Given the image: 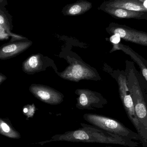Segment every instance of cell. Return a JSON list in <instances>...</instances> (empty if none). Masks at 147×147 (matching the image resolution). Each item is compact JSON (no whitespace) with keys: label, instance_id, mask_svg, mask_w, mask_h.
I'll list each match as a JSON object with an SVG mask.
<instances>
[{"label":"cell","instance_id":"6da1fadb","mask_svg":"<svg viewBox=\"0 0 147 147\" xmlns=\"http://www.w3.org/2000/svg\"><path fill=\"white\" fill-rule=\"evenodd\" d=\"M82 127L63 134L53 136L51 139L39 142L43 145L54 142L116 144L129 147H136L139 143L126 137L107 132L93 125L80 123Z\"/></svg>","mask_w":147,"mask_h":147},{"label":"cell","instance_id":"7a4b0ae2","mask_svg":"<svg viewBox=\"0 0 147 147\" xmlns=\"http://www.w3.org/2000/svg\"><path fill=\"white\" fill-rule=\"evenodd\" d=\"M128 64L129 66L126 74L128 87L134 102L136 116L147 136V102L144 95L145 92L133 63L130 62Z\"/></svg>","mask_w":147,"mask_h":147},{"label":"cell","instance_id":"3957f363","mask_svg":"<svg viewBox=\"0 0 147 147\" xmlns=\"http://www.w3.org/2000/svg\"><path fill=\"white\" fill-rule=\"evenodd\" d=\"M84 119L91 125L107 132L140 141L141 138L138 133L128 128L119 121L111 117L98 114L87 113L83 116Z\"/></svg>","mask_w":147,"mask_h":147},{"label":"cell","instance_id":"277c9868","mask_svg":"<svg viewBox=\"0 0 147 147\" xmlns=\"http://www.w3.org/2000/svg\"><path fill=\"white\" fill-rule=\"evenodd\" d=\"M120 98L128 117L140 136L141 142L144 147H147V136L143 131L137 118L135 110L134 105L130 92L129 90L126 74H120L117 78Z\"/></svg>","mask_w":147,"mask_h":147},{"label":"cell","instance_id":"5b68a950","mask_svg":"<svg viewBox=\"0 0 147 147\" xmlns=\"http://www.w3.org/2000/svg\"><path fill=\"white\" fill-rule=\"evenodd\" d=\"M69 66L63 72L57 74L63 79L78 82L83 80H100V76L96 69L81 60L70 59Z\"/></svg>","mask_w":147,"mask_h":147},{"label":"cell","instance_id":"8992f818","mask_svg":"<svg viewBox=\"0 0 147 147\" xmlns=\"http://www.w3.org/2000/svg\"><path fill=\"white\" fill-rule=\"evenodd\" d=\"M76 107L81 110H94L103 108L107 103L106 99L100 93L88 89H77Z\"/></svg>","mask_w":147,"mask_h":147},{"label":"cell","instance_id":"52a82bcc","mask_svg":"<svg viewBox=\"0 0 147 147\" xmlns=\"http://www.w3.org/2000/svg\"><path fill=\"white\" fill-rule=\"evenodd\" d=\"M106 29L110 34H118L121 38L126 41L147 47V33L113 23H111Z\"/></svg>","mask_w":147,"mask_h":147},{"label":"cell","instance_id":"ba28073f","mask_svg":"<svg viewBox=\"0 0 147 147\" xmlns=\"http://www.w3.org/2000/svg\"><path fill=\"white\" fill-rule=\"evenodd\" d=\"M29 90L36 98L47 104L57 105L63 101L64 96L61 92L47 86L32 84Z\"/></svg>","mask_w":147,"mask_h":147},{"label":"cell","instance_id":"9c48e42d","mask_svg":"<svg viewBox=\"0 0 147 147\" xmlns=\"http://www.w3.org/2000/svg\"><path fill=\"white\" fill-rule=\"evenodd\" d=\"M32 43L27 38L10 41L3 45L0 47V60L9 59L18 56L27 50Z\"/></svg>","mask_w":147,"mask_h":147},{"label":"cell","instance_id":"30bf717a","mask_svg":"<svg viewBox=\"0 0 147 147\" xmlns=\"http://www.w3.org/2000/svg\"><path fill=\"white\" fill-rule=\"evenodd\" d=\"M101 6L118 8L138 12H147V9L143 3L139 0H109L104 2Z\"/></svg>","mask_w":147,"mask_h":147},{"label":"cell","instance_id":"8fae6325","mask_svg":"<svg viewBox=\"0 0 147 147\" xmlns=\"http://www.w3.org/2000/svg\"><path fill=\"white\" fill-rule=\"evenodd\" d=\"M45 64V57L43 55L40 53L33 54L22 63V71L27 74H34L43 71Z\"/></svg>","mask_w":147,"mask_h":147},{"label":"cell","instance_id":"7c38bea8","mask_svg":"<svg viewBox=\"0 0 147 147\" xmlns=\"http://www.w3.org/2000/svg\"><path fill=\"white\" fill-rule=\"evenodd\" d=\"M98 9L104 11L115 18L145 19L146 17H147V13L145 12L132 11L118 8L101 6L98 8Z\"/></svg>","mask_w":147,"mask_h":147},{"label":"cell","instance_id":"4fadbf2b","mask_svg":"<svg viewBox=\"0 0 147 147\" xmlns=\"http://www.w3.org/2000/svg\"><path fill=\"white\" fill-rule=\"evenodd\" d=\"M113 47L110 53L117 50H121L126 54L129 55L132 59L136 63L141 69L142 74L147 82V62L141 56L136 53L128 46L119 43L118 45H113Z\"/></svg>","mask_w":147,"mask_h":147},{"label":"cell","instance_id":"5bb4252c","mask_svg":"<svg viewBox=\"0 0 147 147\" xmlns=\"http://www.w3.org/2000/svg\"><path fill=\"white\" fill-rule=\"evenodd\" d=\"M92 7V3L85 0H79L66 5L62 11L63 15L65 16H77L85 13Z\"/></svg>","mask_w":147,"mask_h":147},{"label":"cell","instance_id":"9a60e30c","mask_svg":"<svg viewBox=\"0 0 147 147\" xmlns=\"http://www.w3.org/2000/svg\"><path fill=\"white\" fill-rule=\"evenodd\" d=\"M0 26L9 36L12 37L10 41L27 39L26 37L17 35L12 32V30L13 29L12 16L9 14L5 7L1 6H0Z\"/></svg>","mask_w":147,"mask_h":147},{"label":"cell","instance_id":"2e32d148","mask_svg":"<svg viewBox=\"0 0 147 147\" xmlns=\"http://www.w3.org/2000/svg\"><path fill=\"white\" fill-rule=\"evenodd\" d=\"M121 38L119 35L117 34H113L110 38V40L113 45H118L121 41Z\"/></svg>","mask_w":147,"mask_h":147},{"label":"cell","instance_id":"e0dca14e","mask_svg":"<svg viewBox=\"0 0 147 147\" xmlns=\"http://www.w3.org/2000/svg\"><path fill=\"white\" fill-rule=\"evenodd\" d=\"M9 36L5 30L0 26V40L5 39Z\"/></svg>","mask_w":147,"mask_h":147},{"label":"cell","instance_id":"ac0fdd59","mask_svg":"<svg viewBox=\"0 0 147 147\" xmlns=\"http://www.w3.org/2000/svg\"><path fill=\"white\" fill-rule=\"evenodd\" d=\"M1 127L3 131L6 132V133H8L9 132L10 130V129H9V127L8 126L7 124L1 121Z\"/></svg>","mask_w":147,"mask_h":147},{"label":"cell","instance_id":"d6986e66","mask_svg":"<svg viewBox=\"0 0 147 147\" xmlns=\"http://www.w3.org/2000/svg\"><path fill=\"white\" fill-rule=\"evenodd\" d=\"M7 79V77L3 74L0 73V85Z\"/></svg>","mask_w":147,"mask_h":147},{"label":"cell","instance_id":"ffe728a7","mask_svg":"<svg viewBox=\"0 0 147 147\" xmlns=\"http://www.w3.org/2000/svg\"><path fill=\"white\" fill-rule=\"evenodd\" d=\"M7 5V0H0V6L5 7Z\"/></svg>","mask_w":147,"mask_h":147},{"label":"cell","instance_id":"44dd1931","mask_svg":"<svg viewBox=\"0 0 147 147\" xmlns=\"http://www.w3.org/2000/svg\"><path fill=\"white\" fill-rule=\"evenodd\" d=\"M112 147L111 146H105V147Z\"/></svg>","mask_w":147,"mask_h":147},{"label":"cell","instance_id":"7402d4cb","mask_svg":"<svg viewBox=\"0 0 147 147\" xmlns=\"http://www.w3.org/2000/svg\"></svg>","mask_w":147,"mask_h":147}]
</instances>
